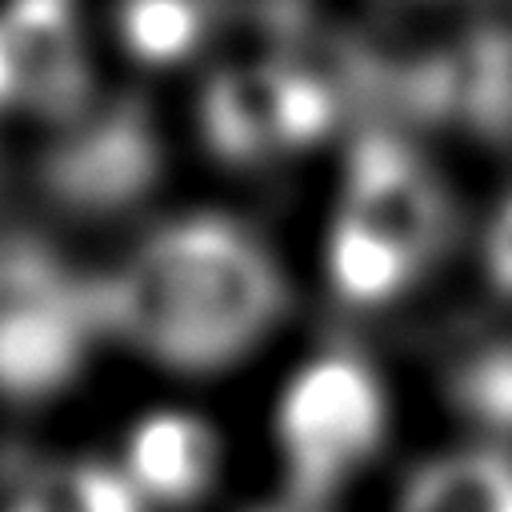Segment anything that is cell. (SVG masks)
Wrapping results in <instances>:
<instances>
[{
	"mask_svg": "<svg viewBox=\"0 0 512 512\" xmlns=\"http://www.w3.org/2000/svg\"><path fill=\"white\" fill-rule=\"evenodd\" d=\"M96 292L104 328L188 372L232 364L284 312L276 264L224 216H192L156 232Z\"/></svg>",
	"mask_w": 512,
	"mask_h": 512,
	"instance_id": "6da1fadb",
	"label": "cell"
},
{
	"mask_svg": "<svg viewBox=\"0 0 512 512\" xmlns=\"http://www.w3.org/2000/svg\"><path fill=\"white\" fill-rule=\"evenodd\" d=\"M100 320L96 284L72 280L44 248H0V392L40 400L64 388Z\"/></svg>",
	"mask_w": 512,
	"mask_h": 512,
	"instance_id": "7a4b0ae2",
	"label": "cell"
},
{
	"mask_svg": "<svg viewBox=\"0 0 512 512\" xmlns=\"http://www.w3.org/2000/svg\"><path fill=\"white\" fill-rule=\"evenodd\" d=\"M384 436V396L356 356L308 364L280 400V444L296 504L328 496Z\"/></svg>",
	"mask_w": 512,
	"mask_h": 512,
	"instance_id": "3957f363",
	"label": "cell"
},
{
	"mask_svg": "<svg viewBox=\"0 0 512 512\" xmlns=\"http://www.w3.org/2000/svg\"><path fill=\"white\" fill-rule=\"evenodd\" d=\"M72 120L40 160L48 196L72 212H116L148 196L164 164L148 104L124 96Z\"/></svg>",
	"mask_w": 512,
	"mask_h": 512,
	"instance_id": "277c9868",
	"label": "cell"
},
{
	"mask_svg": "<svg viewBox=\"0 0 512 512\" xmlns=\"http://www.w3.org/2000/svg\"><path fill=\"white\" fill-rule=\"evenodd\" d=\"M340 220L364 228L412 268L428 264L448 236V200L428 164L392 132L368 128L348 164V200Z\"/></svg>",
	"mask_w": 512,
	"mask_h": 512,
	"instance_id": "5b68a950",
	"label": "cell"
},
{
	"mask_svg": "<svg viewBox=\"0 0 512 512\" xmlns=\"http://www.w3.org/2000/svg\"><path fill=\"white\" fill-rule=\"evenodd\" d=\"M0 32L16 68L20 104L56 120L80 116L88 104V68L72 0H12Z\"/></svg>",
	"mask_w": 512,
	"mask_h": 512,
	"instance_id": "8992f818",
	"label": "cell"
},
{
	"mask_svg": "<svg viewBox=\"0 0 512 512\" xmlns=\"http://www.w3.org/2000/svg\"><path fill=\"white\" fill-rule=\"evenodd\" d=\"M436 120H460L472 132L512 140V32L476 24L444 44L436 68Z\"/></svg>",
	"mask_w": 512,
	"mask_h": 512,
	"instance_id": "52a82bcc",
	"label": "cell"
},
{
	"mask_svg": "<svg viewBox=\"0 0 512 512\" xmlns=\"http://www.w3.org/2000/svg\"><path fill=\"white\" fill-rule=\"evenodd\" d=\"M200 120L212 152L232 164H252L284 148V68L232 64L216 72L204 88Z\"/></svg>",
	"mask_w": 512,
	"mask_h": 512,
	"instance_id": "ba28073f",
	"label": "cell"
},
{
	"mask_svg": "<svg viewBox=\"0 0 512 512\" xmlns=\"http://www.w3.org/2000/svg\"><path fill=\"white\" fill-rule=\"evenodd\" d=\"M128 464L136 492H148L164 504H188L212 484L216 436L188 412H160L140 420L132 432Z\"/></svg>",
	"mask_w": 512,
	"mask_h": 512,
	"instance_id": "9c48e42d",
	"label": "cell"
},
{
	"mask_svg": "<svg viewBox=\"0 0 512 512\" xmlns=\"http://www.w3.org/2000/svg\"><path fill=\"white\" fill-rule=\"evenodd\" d=\"M328 272L336 292L352 304H380L416 276V268L400 252H392L388 244H380L376 236H368L348 220H336L332 228Z\"/></svg>",
	"mask_w": 512,
	"mask_h": 512,
	"instance_id": "30bf717a",
	"label": "cell"
},
{
	"mask_svg": "<svg viewBox=\"0 0 512 512\" xmlns=\"http://www.w3.org/2000/svg\"><path fill=\"white\" fill-rule=\"evenodd\" d=\"M212 4L216 0H124L120 32L140 60L168 64L204 40Z\"/></svg>",
	"mask_w": 512,
	"mask_h": 512,
	"instance_id": "8fae6325",
	"label": "cell"
},
{
	"mask_svg": "<svg viewBox=\"0 0 512 512\" xmlns=\"http://www.w3.org/2000/svg\"><path fill=\"white\" fill-rule=\"evenodd\" d=\"M56 512H144L140 492L128 476L104 464H60L36 472L28 484Z\"/></svg>",
	"mask_w": 512,
	"mask_h": 512,
	"instance_id": "7c38bea8",
	"label": "cell"
},
{
	"mask_svg": "<svg viewBox=\"0 0 512 512\" xmlns=\"http://www.w3.org/2000/svg\"><path fill=\"white\" fill-rule=\"evenodd\" d=\"M452 404L492 432H512V340L468 356L448 380Z\"/></svg>",
	"mask_w": 512,
	"mask_h": 512,
	"instance_id": "4fadbf2b",
	"label": "cell"
},
{
	"mask_svg": "<svg viewBox=\"0 0 512 512\" xmlns=\"http://www.w3.org/2000/svg\"><path fill=\"white\" fill-rule=\"evenodd\" d=\"M484 260H488V276H492V284H496L500 292L512 296V200H508V204L496 212V220H492Z\"/></svg>",
	"mask_w": 512,
	"mask_h": 512,
	"instance_id": "5bb4252c",
	"label": "cell"
},
{
	"mask_svg": "<svg viewBox=\"0 0 512 512\" xmlns=\"http://www.w3.org/2000/svg\"><path fill=\"white\" fill-rule=\"evenodd\" d=\"M8 104H20V92H16V68L8 56L4 32H0V108H8Z\"/></svg>",
	"mask_w": 512,
	"mask_h": 512,
	"instance_id": "9a60e30c",
	"label": "cell"
},
{
	"mask_svg": "<svg viewBox=\"0 0 512 512\" xmlns=\"http://www.w3.org/2000/svg\"><path fill=\"white\" fill-rule=\"evenodd\" d=\"M12 512H56V508H48L36 492H28V488H24V492L16 496V504H12Z\"/></svg>",
	"mask_w": 512,
	"mask_h": 512,
	"instance_id": "2e32d148",
	"label": "cell"
},
{
	"mask_svg": "<svg viewBox=\"0 0 512 512\" xmlns=\"http://www.w3.org/2000/svg\"><path fill=\"white\" fill-rule=\"evenodd\" d=\"M404 512H444V508H436L428 496H420V492L408 488V496H404Z\"/></svg>",
	"mask_w": 512,
	"mask_h": 512,
	"instance_id": "e0dca14e",
	"label": "cell"
},
{
	"mask_svg": "<svg viewBox=\"0 0 512 512\" xmlns=\"http://www.w3.org/2000/svg\"><path fill=\"white\" fill-rule=\"evenodd\" d=\"M260 512H312L308 504H284V508H260Z\"/></svg>",
	"mask_w": 512,
	"mask_h": 512,
	"instance_id": "ac0fdd59",
	"label": "cell"
},
{
	"mask_svg": "<svg viewBox=\"0 0 512 512\" xmlns=\"http://www.w3.org/2000/svg\"><path fill=\"white\" fill-rule=\"evenodd\" d=\"M500 512H512V492H508V500H504V508Z\"/></svg>",
	"mask_w": 512,
	"mask_h": 512,
	"instance_id": "d6986e66",
	"label": "cell"
}]
</instances>
